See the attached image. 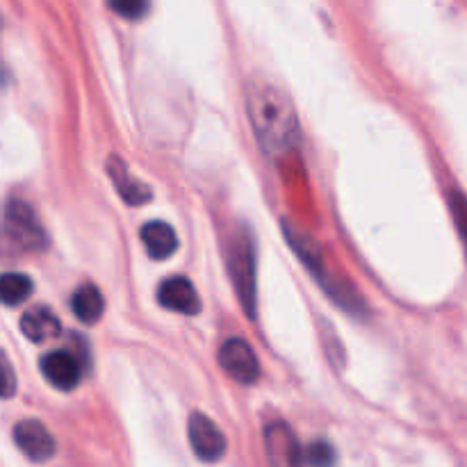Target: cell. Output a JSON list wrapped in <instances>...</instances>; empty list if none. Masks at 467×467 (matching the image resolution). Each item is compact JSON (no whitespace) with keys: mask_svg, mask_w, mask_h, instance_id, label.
<instances>
[{"mask_svg":"<svg viewBox=\"0 0 467 467\" xmlns=\"http://www.w3.org/2000/svg\"><path fill=\"white\" fill-rule=\"evenodd\" d=\"M246 114L265 153L283 155L299 141V119L292 100L267 82H251L246 89Z\"/></svg>","mask_w":467,"mask_h":467,"instance_id":"1","label":"cell"},{"mask_svg":"<svg viewBox=\"0 0 467 467\" xmlns=\"http://www.w3.org/2000/svg\"><path fill=\"white\" fill-rule=\"evenodd\" d=\"M71 310L82 324H96L105 313V299L100 290L91 283L80 285L71 296Z\"/></svg>","mask_w":467,"mask_h":467,"instance_id":"13","label":"cell"},{"mask_svg":"<svg viewBox=\"0 0 467 467\" xmlns=\"http://www.w3.org/2000/svg\"><path fill=\"white\" fill-rule=\"evenodd\" d=\"M41 374L55 390L71 392L76 390L82 379V363L78 356L68 349H55L41 358Z\"/></svg>","mask_w":467,"mask_h":467,"instance_id":"7","label":"cell"},{"mask_svg":"<svg viewBox=\"0 0 467 467\" xmlns=\"http://www.w3.org/2000/svg\"><path fill=\"white\" fill-rule=\"evenodd\" d=\"M219 365H222L223 372L237 383H244V386H254L260 379V360L255 356V351L251 349V345L242 337H228L222 347H219L217 354Z\"/></svg>","mask_w":467,"mask_h":467,"instance_id":"3","label":"cell"},{"mask_svg":"<svg viewBox=\"0 0 467 467\" xmlns=\"http://www.w3.org/2000/svg\"><path fill=\"white\" fill-rule=\"evenodd\" d=\"M451 208H454V217H456V223H459L461 233H463V240L467 242V199H463L461 194H454V199H451Z\"/></svg>","mask_w":467,"mask_h":467,"instance_id":"17","label":"cell"},{"mask_svg":"<svg viewBox=\"0 0 467 467\" xmlns=\"http://www.w3.org/2000/svg\"><path fill=\"white\" fill-rule=\"evenodd\" d=\"M109 7H112V12H117L119 16L132 18V21H135V18H141V14L149 9V5L141 3V0H119V3H112Z\"/></svg>","mask_w":467,"mask_h":467,"instance_id":"16","label":"cell"},{"mask_svg":"<svg viewBox=\"0 0 467 467\" xmlns=\"http://www.w3.org/2000/svg\"><path fill=\"white\" fill-rule=\"evenodd\" d=\"M32 295V281L26 276V274H18V272H7L0 281V299L7 308L12 306L23 304L27 296Z\"/></svg>","mask_w":467,"mask_h":467,"instance_id":"14","label":"cell"},{"mask_svg":"<svg viewBox=\"0 0 467 467\" xmlns=\"http://www.w3.org/2000/svg\"><path fill=\"white\" fill-rule=\"evenodd\" d=\"M5 235L23 251H41L48 244V235L35 210L21 199H12L5 205Z\"/></svg>","mask_w":467,"mask_h":467,"instance_id":"2","label":"cell"},{"mask_svg":"<svg viewBox=\"0 0 467 467\" xmlns=\"http://www.w3.org/2000/svg\"><path fill=\"white\" fill-rule=\"evenodd\" d=\"M108 176L112 178L114 187L121 194V199L130 205H141L150 199V190L141 181H137L130 173V169L126 167L121 158L112 155L108 158Z\"/></svg>","mask_w":467,"mask_h":467,"instance_id":"11","label":"cell"},{"mask_svg":"<svg viewBox=\"0 0 467 467\" xmlns=\"http://www.w3.org/2000/svg\"><path fill=\"white\" fill-rule=\"evenodd\" d=\"M231 274L235 281V290L240 295L242 306L246 315L254 317L255 310V263H254V244L249 237L235 240V249L231 254Z\"/></svg>","mask_w":467,"mask_h":467,"instance_id":"6","label":"cell"},{"mask_svg":"<svg viewBox=\"0 0 467 467\" xmlns=\"http://www.w3.org/2000/svg\"><path fill=\"white\" fill-rule=\"evenodd\" d=\"M265 451L272 467H304V450L295 431L285 422H269L265 427Z\"/></svg>","mask_w":467,"mask_h":467,"instance_id":"5","label":"cell"},{"mask_svg":"<svg viewBox=\"0 0 467 467\" xmlns=\"http://www.w3.org/2000/svg\"><path fill=\"white\" fill-rule=\"evenodd\" d=\"M158 301L171 313L181 315H199L201 299L196 295V287L192 285L190 278L171 276L158 287Z\"/></svg>","mask_w":467,"mask_h":467,"instance_id":"9","label":"cell"},{"mask_svg":"<svg viewBox=\"0 0 467 467\" xmlns=\"http://www.w3.org/2000/svg\"><path fill=\"white\" fill-rule=\"evenodd\" d=\"M3 397L5 400H9V397L14 395V374H12V365H9V360L5 358L3 360Z\"/></svg>","mask_w":467,"mask_h":467,"instance_id":"18","label":"cell"},{"mask_svg":"<svg viewBox=\"0 0 467 467\" xmlns=\"http://www.w3.org/2000/svg\"><path fill=\"white\" fill-rule=\"evenodd\" d=\"M14 442L23 451V456L27 461H35V463H46L48 459H53L55 450H57L53 433L39 420H23V422H18L14 427Z\"/></svg>","mask_w":467,"mask_h":467,"instance_id":"8","label":"cell"},{"mask_svg":"<svg viewBox=\"0 0 467 467\" xmlns=\"http://www.w3.org/2000/svg\"><path fill=\"white\" fill-rule=\"evenodd\" d=\"M21 331L30 342H35V345H44V342H50L53 337L59 336V331H62V322H59V317L50 308H46V306H36V308L23 313Z\"/></svg>","mask_w":467,"mask_h":467,"instance_id":"10","label":"cell"},{"mask_svg":"<svg viewBox=\"0 0 467 467\" xmlns=\"http://www.w3.org/2000/svg\"><path fill=\"white\" fill-rule=\"evenodd\" d=\"M304 459L306 465L310 467H333L336 465V447L327 441H315L310 442L308 447L304 450Z\"/></svg>","mask_w":467,"mask_h":467,"instance_id":"15","label":"cell"},{"mask_svg":"<svg viewBox=\"0 0 467 467\" xmlns=\"http://www.w3.org/2000/svg\"><path fill=\"white\" fill-rule=\"evenodd\" d=\"M187 433H190V447L196 459L203 461V463H217V461L223 459V454H226V438H223L222 429L208 415L192 413Z\"/></svg>","mask_w":467,"mask_h":467,"instance_id":"4","label":"cell"},{"mask_svg":"<svg viewBox=\"0 0 467 467\" xmlns=\"http://www.w3.org/2000/svg\"><path fill=\"white\" fill-rule=\"evenodd\" d=\"M141 242L153 260H167L178 251V235L167 222H149L141 226Z\"/></svg>","mask_w":467,"mask_h":467,"instance_id":"12","label":"cell"}]
</instances>
